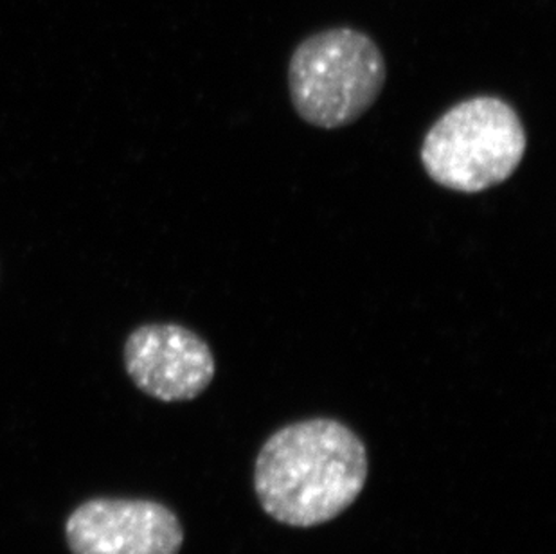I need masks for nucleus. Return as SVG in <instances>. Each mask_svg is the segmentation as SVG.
Instances as JSON below:
<instances>
[{"mask_svg": "<svg viewBox=\"0 0 556 554\" xmlns=\"http://www.w3.org/2000/svg\"><path fill=\"white\" fill-rule=\"evenodd\" d=\"M368 471L366 444L348 425L305 419L265 441L254 466V488L268 517L290 528H315L357 501Z\"/></svg>", "mask_w": 556, "mask_h": 554, "instance_id": "1", "label": "nucleus"}, {"mask_svg": "<svg viewBox=\"0 0 556 554\" xmlns=\"http://www.w3.org/2000/svg\"><path fill=\"white\" fill-rule=\"evenodd\" d=\"M386 73L382 51L366 33L353 27L315 33L290 58L292 105L317 128L353 125L382 95Z\"/></svg>", "mask_w": 556, "mask_h": 554, "instance_id": "2", "label": "nucleus"}, {"mask_svg": "<svg viewBox=\"0 0 556 554\" xmlns=\"http://www.w3.org/2000/svg\"><path fill=\"white\" fill-rule=\"evenodd\" d=\"M525 125L514 106L476 96L452 106L427 131L421 164L441 188L481 193L506 182L525 159Z\"/></svg>", "mask_w": 556, "mask_h": 554, "instance_id": "3", "label": "nucleus"}, {"mask_svg": "<svg viewBox=\"0 0 556 554\" xmlns=\"http://www.w3.org/2000/svg\"><path fill=\"white\" fill-rule=\"evenodd\" d=\"M125 369L139 391L159 402H189L210 388L215 356L199 333L177 323H148L126 337Z\"/></svg>", "mask_w": 556, "mask_h": 554, "instance_id": "4", "label": "nucleus"}, {"mask_svg": "<svg viewBox=\"0 0 556 554\" xmlns=\"http://www.w3.org/2000/svg\"><path fill=\"white\" fill-rule=\"evenodd\" d=\"M73 554H179L185 529L169 507L137 499H92L65 524Z\"/></svg>", "mask_w": 556, "mask_h": 554, "instance_id": "5", "label": "nucleus"}]
</instances>
